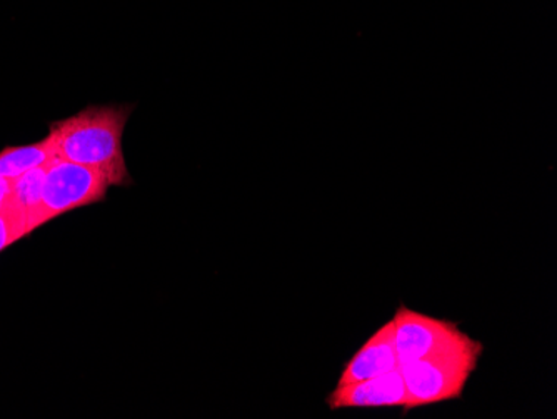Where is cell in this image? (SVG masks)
Listing matches in <instances>:
<instances>
[{
    "instance_id": "obj_3",
    "label": "cell",
    "mask_w": 557,
    "mask_h": 419,
    "mask_svg": "<svg viewBox=\"0 0 557 419\" xmlns=\"http://www.w3.org/2000/svg\"><path fill=\"white\" fill-rule=\"evenodd\" d=\"M111 183L102 172L65 159H50L44 177L39 227L75 209L106 201Z\"/></svg>"
},
{
    "instance_id": "obj_10",
    "label": "cell",
    "mask_w": 557,
    "mask_h": 419,
    "mask_svg": "<svg viewBox=\"0 0 557 419\" xmlns=\"http://www.w3.org/2000/svg\"><path fill=\"white\" fill-rule=\"evenodd\" d=\"M12 181L0 177V211L8 208L11 201Z\"/></svg>"
},
{
    "instance_id": "obj_9",
    "label": "cell",
    "mask_w": 557,
    "mask_h": 419,
    "mask_svg": "<svg viewBox=\"0 0 557 419\" xmlns=\"http://www.w3.org/2000/svg\"><path fill=\"white\" fill-rule=\"evenodd\" d=\"M33 230L29 221L17 209L9 205L0 211V252H4L5 249L11 248L12 244L24 239Z\"/></svg>"
},
{
    "instance_id": "obj_4",
    "label": "cell",
    "mask_w": 557,
    "mask_h": 419,
    "mask_svg": "<svg viewBox=\"0 0 557 419\" xmlns=\"http://www.w3.org/2000/svg\"><path fill=\"white\" fill-rule=\"evenodd\" d=\"M391 321L399 365L440 355L471 337L461 331L459 323L422 315L404 305L396 309Z\"/></svg>"
},
{
    "instance_id": "obj_7",
    "label": "cell",
    "mask_w": 557,
    "mask_h": 419,
    "mask_svg": "<svg viewBox=\"0 0 557 419\" xmlns=\"http://www.w3.org/2000/svg\"><path fill=\"white\" fill-rule=\"evenodd\" d=\"M50 159H54V152L50 147L49 137L39 143L4 147L0 151V177L9 181L17 180L25 172L42 168Z\"/></svg>"
},
{
    "instance_id": "obj_6",
    "label": "cell",
    "mask_w": 557,
    "mask_h": 419,
    "mask_svg": "<svg viewBox=\"0 0 557 419\" xmlns=\"http://www.w3.org/2000/svg\"><path fill=\"white\" fill-rule=\"evenodd\" d=\"M397 368H399V359H397L396 344H394L393 321H387L344 365L336 386L369 380L379 374L389 373Z\"/></svg>"
},
{
    "instance_id": "obj_5",
    "label": "cell",
    "mask_w": 557,
    "mask_h": 419,
    "mask_svg": "<svg viewBox=\"0 0 557 419\" xmlns=\"http://www.w3.org/2000/svg\"><path fill=\"white\" fill-rule=\"evenodd\" d=\"M329 409L349 408H404L406 405V384L400 369L379 374L358 383L336 386L327 398Z\"/></svg>"
},
{
    "instance_id": "obj_2",
    "label": "cell",
    "mask_w": 557,
    "mask_h": 419,
    "mask_svg": "<svg viewBox=\"0 0 557 419\" xmlns=\"http://www.w3.org/2000/svg\"><path fill=\"white\" fill-rule=\"evenodd\" d=\"M483 353L484 344L469 337L440 355L399 365L406 384L403 415L461 398Z\"/></svg>"
},
{
    "instance_id": "obj_8",
    "label": "cell",
    "mask_w": 557,
    "mask_h": 419,
    "mask_svg": "<svg viewBox=\"0 0 557 419\" xmlns=\"http://www.w3.org/2000/svg\"><path fill=\"white\" fill-rule=\"evenodd\" d=\"M46 165L25 172L17 180L12 181L11 201H9V205L27 218L33 233L39 230V212L40 206H42Z\"/></svg>"
},
{
    "instance_id": "obj_1",
    "label": "cell",
    "mask_w": 557,
    "mask_h": 419,
    "mask_svg": "<svg viewBox=\"0 0 557 419\" xmlns=\"http://www.w3.org/2000/svg\"><path fill=\"white\" fill-rule=\"evenodd\" d=\"M133 111V104L87 106L74 115L50 122L47 137L54 158L96 169L111 186H133L122 146Z\"/></svg>"
}]
</instances>
